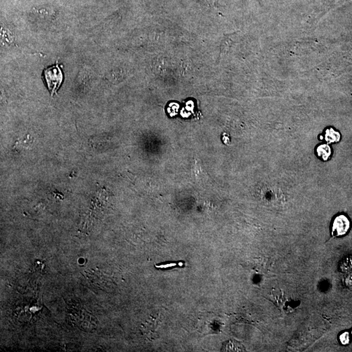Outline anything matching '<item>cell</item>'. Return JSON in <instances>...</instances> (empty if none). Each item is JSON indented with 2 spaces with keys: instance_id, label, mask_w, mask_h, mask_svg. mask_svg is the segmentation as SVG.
Returning a JSON list of instances; mask_svg holds the SVG:
<instances>
[{
  "instance_id": "3957f363",
  "label": "cell",
  "mask_w": 352,
  "mask_h": 352,
  "mask_svg": "<svg viewBox=\"0 0 352 352\" xmlns=\"http://www.w3.org/2000/svg\"><path fill=\"white\" fill-rule=\"evenodd\" d=\"M316 153L318 157L323 160H327L332 155V149L328 144H321L316 148Z\"/></svg>"
},
{
  "instance_id": "52a82bcc",
  "label": "cell",
  "mask_w": 352,
  "mask_h": 352,
  "mask_svg": "<svg viewBox=\"0 0 352 352\" xmlns=\"http://www.w3.org/2000/svg\"><path fill=\"white\" fill-rule=\"evenodd\" d=\"M351 334H352V332H351Z\"/></svg>"
},
{
  "instance_id": "7a4b0ae2",
  "label": "cell",
  "mask_w": 352,
  "mask_h": 352,
  "mask_svg": "<svg viewBox=\"0 0 352 352\" xmlns=\"http://www.w3.org/2000/svg\"><path fill=\"white\" fill-rule=\"evenodd\" d=\"M349 228L350 223L349 219L344 215H340L333 220L332 225V235L334 237H338L346 234Z\"/></svg>"
},
{
  "instance_id": "8992f818",
  "label": "cell",
  "mask_w": 352,
  "mask_h": 352,
  "mask_svg": "<svg viewBox=\"0 0 352 352\" xmlns=\"http://www.w3.org/2000/svg\"><path fill=\"white\" fill-rule=\"evenodd\" d=\"M340 341H341L342 344H347L349 342V333L345 332L340 336Z\"/></svg>"
},
{
  "instance_id": "5b68a950",
  "label": "cell",
  "mask_w": 352,
  "mask_h": 352,
  "mask_svg": "<svg viewBox=\"0 0 352 352\" xmlns=\"http://www.w3.org/2000/svg\"><path fill=\"white\" fill-rule=\"evenodd\" d=\"M224 351H243L244 348L238 342L235 341L228 342L227 344L225 345V347L224 348Z\"/></svg>"
},
{
  "instance_id": "6da1fadb",
  "label": "cell",
  "mask_w": 352,
  "mask_h": 352,
  "mask_svg": "<svg viewBox=\"0 0 352 352\" xmlns=\"http://www.w3.org/2000/svg\"><path fill=\"white\" fill-rule=\"evenodd\" d=\"M43 78L49 91H51V96H53L54 94L57 93L63 80V73L58 64V61L56 65L44 70Z\"/></svg>"
},
{
  "instance_id": "277c9868",
  "label": "cell",
  "mask_w": 352,
  "mask_h": 352,
  "mask_svg": "<svg viewBox=\"0 0 352 352\" xmlns=\"http://www.w3.org/2000/svg\"><path fill=\"white\" fill-rule=\"evenodd\" d=\"M325 141L329 144L336 143L340 141L341 134L333 128L327 129L325 131Z\"/></svg>"
}]
</instances>
